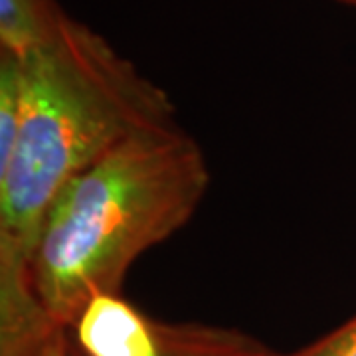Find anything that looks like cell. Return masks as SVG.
Wrapping results in <instances>:
<instances>
[{
  "instance_id": "obj_8",
  "label": "cell",
  "mask_w": 356,
  "mask_h": 356,
  "mask_svg": "<svg viewBox=\"0 0 356 356\" xmlns=\"http://www.w3.org/2000/svg\"><path fill=\"white\" fill-rule=\"evenodd\" d=\"M339 4H344V6H350V8H356V0H334Z\"/></svg>"
},
{
  "instance_id": "obj_1",
  "label": "cell",
  "mask_w": 356,
  "mask_h": 356,
  "mask_svg": "<svg viewBox=\"0 0 356 356\" xmlns=\"http://www.w3.org/2000/svg\"><path fill=\"white\" fill-rule=\"evenodd\" d=\"M16 58L24 111L14 149L0 154V307L38 301L32 259L65 186L131 135L177 121L165 89L72 16Z\"/></svg>"
},
{
  "instance_id": "obj_3",
  "label": "cell",
  "mask_w": 356,
  "mask_h": 356,
  "mask_svg": "<svg viewBox=\"0 0 356 356\" xmlns=\"http://www.w3.org/2000/svg\"><path fill=\"white\" fill-rule=\"evenodd\" d=\"M67 332L77 356H165L159 323L121 293L91 297Z\"/></svg>"
},
{
  "instance_id": "obj_6",
  "label": "cell",
  "mask_w": 356,
  "mask_h": 356,
  "mask_svg": "<svg viewBox=\"0 0 356 356\" xmlns=\"http://www.w3.org/2000/svg\"><path fill=\"white\" fill-rule=\"evenodd\" d=\"M283 356H356V315L305 348Z\"/></svg>"
},
{
  "instance_id": "obj_7",
  "label": "cell",
  "mask_w": 356,
  "mask_h": 356,
  "mask_svg": "<svg viewBox=\"0 0 356 356\" xmlns=\"http://www.w3.org/2000/svg\"><path fill=\"white\" fill-rule=\"evenodd\" d=\"M40 356H72L70 346V332L67 329H58L51 334V339L46 343Z\"/></svg>"
},
{
  "instance_id": "obj_4",
  "label": "cell",
  "mask_w": 356,
  "mask_h": 356,
  "mask_svg": "<svg viewBox=\"0 0 356 356\" xmlns=\"http://www.w3.org/2000/svg\"><path fill=\"white\" fill-rule=\"evenodd\" d=\"M67 16L58 0H0V51L26 56L38 50Z\"/></svg>"
},
{
  "instance_id": "obj_5",
  "label": "cell",
  "mask_w": 356,
  "mask_h": 356,
  "mask_svg": "<svg viewBox=\"0 0 356 356\" xmlns=\"http://www.w3.org/2000/svg\"><path fill=\"white\" fill-rule=\"evenodd\" d=\"M165 356H283L240 331L208 325L159 323ZM72 346V343H70ZM72 356H77L72 348Z\"/></svg>"
},
{
  "instance_id": "obj_2",
  "label": "cell",
  "mask_w": 356,
  "mask_h": 356,
  "mask_svg": "<svg viewBox=\"0 0 356 356\" xmlns=\"http://www.w3.org/2000/svg\"><path fill=\"white\" fill-rule=\"evenodd\" d=\"M210 184L200 143L178 121L143 129L88 166L56 198L40 232L32 283L70 329L99 293H121L131 266L198 210Z\"/></svg>"
}]
</instances>
